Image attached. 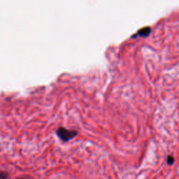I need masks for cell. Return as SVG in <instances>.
<instances>
[{
    "label": "cell",
    "instance_id": "obj_1",
    "mask_svg": "<svg viewBox=\"0 0 179 179\" xmlns=\"http://www.w3.org/2000/svg\"><path fill=\"white\" fill-rule=\"evenodd\" d=\"M56 134L62 141L68 142L78 136V132L74 130H67L63 127H60L57 130Z\"/></svg>",
    "mask_w": 179,
    "mask_h": 179
},
{
    "label": "cell",
    "instance_id": "obj_2",
    "mask_svg": "<svg viewBox=\"0 0 179 179\" xmlns=\"http://www.w3.org/2000/svg\"><path fill=\"white\" fill-rule=\"evenodd\" d=\"M151 28L149 27H144L140 30L139 32H138V35L141 36V37H146L151 33Z\"/></svg>",
    "mask_w": 179,
    "mask_h": 179
},
{
    "label": "cell",
    "instance_id": "obj_3",
    "mask_svg": "<svg viewBox=\"0 0 179 179\" xmlns=\"http://www.w3.org/2000/svg\"><path fill=\"white\" fill-rule=\"evenodd\" d=\"M174 162H175V159H174V157L171 155H169L167 157V159H166V163L169 164V165H173Z\"/></svg>",
    "mask_w": 179,
    "mask_h": 179
},
{
    "label": "cell",
    "instance_id": "obj_4",
    "mask_svg": "<svg viewBox=\"0 0 179 179\" xmlns=\"http://www.w3.org/2000/svg\"><path fill=\"white\" fill-rule=\"evenodd\" d=\"M9 177V174L6 171H2L0 172V179H8Z\"/></svg>",
    "mask_w": 179,
    "mask_h": 179
},
{
    "label": "cell",
    "instance_id": "obj_5",
    "mask_svg": "<svg viewBox=\"0 0 179 179\" xmlns=\"http://www.w3.org/2000/svg\"><path fill=\"white\" fill-rule=\"evenodd\" d=\"M16 179H27V178H23V177H21V178H16Z\"/></svg>",
    "mask_w": 179,
    "mask_h": 179
}]
</instances>
